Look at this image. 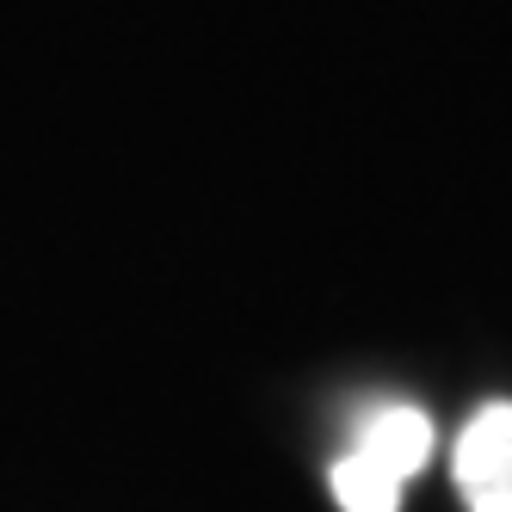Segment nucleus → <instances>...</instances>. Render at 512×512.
Returning <instances> with one entry per match:
<instances>
[{
  "mask_svg": "<svg viewBox=\"0 0 512 512\" xmlns=\"http://www.w3.org/2000/svg\"><path fill=\"white\" fill-rule=\"evenodd\" d=\"M432 457V420L420 408H377L334 457L327 488L340 512H401V494Z\"/></svg>",
  "mask_w": 512,
  "mask_h": 512,
  "instance_id": "f257e3e1",
  "label": "nucleus"
},
{
  "mask_svg": "<svg viewBox=\"0 0 512 512\" xmlns=\"http://www.w3.org/2000/svg\"><path fill=\"white\" fill-rule=\"evenodd\" d=\"M457 494L469 512H512V401H488L457 438Z\"/></svg>",
  "mask_w": 512,
  "mask_h": 512,
  "instance_id": "f03ea898",
  "label": "nucleus"
}]
</instances>
